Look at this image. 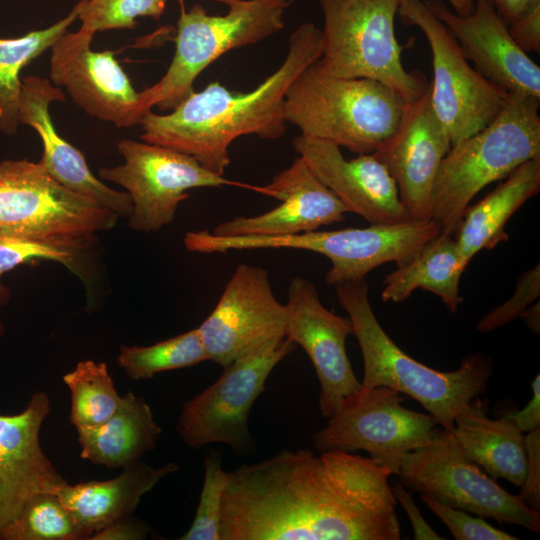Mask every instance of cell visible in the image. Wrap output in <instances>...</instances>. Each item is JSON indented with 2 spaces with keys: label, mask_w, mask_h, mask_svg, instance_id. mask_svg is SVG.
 <instances>
[{
  "label": "cell",
  "mask_w": 540,
  "mask_h": 540,
  "mask_svg": "<svg viewBox=\"0 0 540 540\" xmlns=\"http://www.w3.org/2000/svg\"><path fill=\"white\" fill-rule=\"evenodd\" d=\"M179 2V4L181 5V8L183 7V3H184V0H177ZM288 1H291L293 2V0H288Z\"/></svg>",
  "instance_id": "obj_47"
},
{
  "label": "cell",
  "mask_w": 540,
  "mask_h": 540,
  "mask_svg": "<svg viewBox=\"0 0 540 540\" xmlns=\"http://www.w3.org/2000/svg\"><path fill=\"white\" fill-rule=\"evenodd\" d=\"M526 472L519 497L534 511L540 512V427L525 436Z\"/></svg>",
  "instance_id": "obj_38"
},
{
  "label": "cell",
  "mask_w": 540,
  "mask_h": 540,
  "mask_svg": "<svg viewBox=\"0 0 540 540\" xmlns=\"http://www.w3.org/2000/svg\"><path fill=\"white\" fill-rule=\"evenodd\" d=\"M207 359L222 367L285 339L286 309L268 271L238 265L209 316L197 327Z\"/></svg>",
  "instance_id": "obj_15"
},
{
  "label": "cell",
  "mask_w": 540,
  "mask_h": 540,
  "mask_svg": "<svg viewBox=\"0 0 540 540\" xmlns=\"http://www.w3.org/2000/svg\"><path fill=\"white\" fill-rule=\"evenodd\" d=\"M532 399L521 410L512 412L508 416L515 426L522 432H530L540 427V375L537 374L531 383Z\"/></svg>",
  "instance_id": "obj_42"
},
{
  "label": "cell",
  "mask_w": 540,
  "mask_h": 540,
  "mask_svg": "<svg viewBox=\"0 0 540 540\" xmlns=\"http://www.w3.org/2000/svg\"><path fill=\"white\" fill-rule=\"evenodd\" d=\"M452 433L462 451L490 477L522 486L525 436L508 416L489 418L477 397L455 417Z\"/></svg>",
  "instance_id": "obj_26"
},
{
  "label": "cell",
  "mask_w": 540,
  "mask_h": 540,
  "mask_svg": "<svg viewBox=\"0 0 540 540\" xmlns=\"http://www.w3.org/2000/svg\"><path fill=\"white\" fill-rule=\"evenodd\" d=\"M59 1V0H58Z\"/></svg>",
  "instance_id": "obj_48"
},
{
  "label": "cell",
  "mask_w": 540,
  "mask_h": 540,
  "mask_svg": "<svg viewBox=\"0 0 540 540\" xmlns=\"http://www.w3.org/2000/svg\"><path fill=\"white\" fill-rule=\"evenodd\" d=\"M293 147L348 212L371 224L411 220L394 179L373 153L347 160L335 143L302 134L294 139Z\"/></svg>",
  "instance_id": "obj_20"
},
{
  "label": "cell",
  "mask_w": 540,
  "mask_h": 540,
  "mask_svg": "<svg viewBox=\"0 0 540 540\" xmlns=\"http://www.w3.org/2000/svg\"><path fill=\"white\" fill-rule=\"evenodd\" d=\"M222 454L210 450L204 458V481L195 517L181 540H220V517L229 472L222 467Z\"/></svg>",
  "instance_id": "obj_34"
},
{
  "label": "cell",
  "mask_w": 540,
  "mask_h": 540,
  "mask_svg": "<svg viewBox=\"0 0 540 540\" xmlns=\"http://www.w3.org/2000/svg\"><path fill=\"white\" fill-rule=\"evenodd\" d=\"M451 146L448 132L433 110L428 88L421 97L405 102L397 129L373 153L394 179L412 221L432 219L435 178Z\"/></svg>",
  "instance_id": "obj_18"
},
{
  "label": "cell",
  "mask_w": 540,
  "mask_h": 540,
  "mask_svg": "<svg viewBox=\"0 0 540 540\" xmlns=\"http://www.w3.org/2000/svg\"><path fill=\"white\" fill-rule=\"evenodd\" d=\"M453 8V11L461 16L471 14L475 7V0H447Z\"/></svg>",
  "instance_id": "obj_45"
},
{
  "label": "cell",
  "mask_w": 540,
  "mask_h": 540,
  "mask_svg": "<svg viewBox=\"0 0 540 540\" xmlns=\"http://www.w3.org/2000/svg\"><path fill=\"white\" fill-rule=\"evenodd\" d=\"M335 293L361 349L362 386L403 393L418 401L441 428L452 431L455 417L487 390L492 359L474 352L456 370H435L406 354L384 331L372 310L365 278L336 285Z\"/></svg>",
  "instance_id": "obj_3"
},
{
  "label": "cell",
  "mask_w": 540,
  "mask_h": 540,
  "mask_svg": "<svg viewBox=\"0 0 540 540\" xmlns=\"http://www.w3.org/2000/svg\"><path fill=\"white\" fill-rule=\"evenodd\" d=\"M540 296V264L525 271L518 279L514 294L488 312L476 325L480 333L492 332L516 318Z\"/></svg>",
  "instance_id": "obj_37"
},
{
  "label": "cell",
  "mask_w": 540,
  "mask_h": 540,
  "mask_svg": "<svg viewBox=\"0 0 540 540\" xmlns=\"http://www.w3.org/2000/svg\"><path fill=\"white\" fill-rule=\"evenodd\" d=\"M123 469L118 476L108 480H89L74 485L65 482L57 492L88 539L112 522L133 515L142 497L161 479L180 468L174 462L154 468L139 461Z\"/></svg>",
  "instance_id": "obj_24"
},
{
  "label": "cell",
  "mask_w": 540,
  "mask_h": 540,
  "mask_svg": "<svg viewBox=\"0 0 540 540\" xmlns=\"http://www.w3.org/2000/svg\"><path fill=\"white\" fill-rule=\"evenodd\" d=\"M77 434L81 458L108 468H125L155 448L161 427L146 401L129 391L105 422Z\"/></svg>",
  "instance_id": "obj_27"
},
{
  "label": "cell",
  "mask_w": 540,
  "mask_h": 540,
  "mask_svg": "<svg viewBox=\"0 0 540 540\" xmlns=\"http://www.w3.org/2000/svg\"><path fill=\"white\" fill-rule=\"evenodd\" d=\"M119 216L55 180L28 159L0 162V236L78 240L112 229Z\"/></svg>",
  "instance_id": "obj_9"
},
{
  "label": "cell",
  "mask_w": 540,
  "mask_h": 540,
  "mask_svg": "<svg viewBox=\"0 0 540 540\" xmlns=\"http://www.w3.org/2000/svg\"><path fill=\"white\" fill-rule=\"evenodd\" d=\"M167 0H80L75 7L82 27L93 31L134 29L138 17L159 20Z\"/></svg>",
  "instance_id": "obj_35"
},
{
  "label": "cell",
  "mask_w": 540,
  "mask_h": 540,
  "mask_svg": "<svg viewBox=\"0 0 540 540\" xmlns=\"http://www.w3.org/2000/svg\"><path fill=\"white\" fill-rule=\"evenodd\" d=\"M394 497L398 501L404 511L406 512L414 533V539L416 540H442L444 537L440 536L433 528L426 522L422 516L420 510L416 506L412 497V492L405 488L399 481L394 482L391 486Z\"/></svg>",
  "instance_id": "obj_40"
},
{
  "label": "cell",
  "mask_w": 540,
  "mask_h": 540,
  "mask_svg": "<svg viewBox=\"0 0 540 540\" xmlns=\"http://www.w3.org/2000/svg\"><path fill=\"white\" fill-rule=\"evenodd\" d=\"M285 309V338L301 346L313 363L320 384L319 410L328 419L362 387L346 352V338L354 333L352 323L328 310L314 284L304 277L291 279Z\"/></svg>",
  "instance_id": "obj_17"
},
{
  "label": "cell",
  "mask_w": 540,
  "mask_h": 540,
  "mask_svg": "<svg viewBox=\"0 0 540 540\" xmlns=\"http://www.w3.org/2000/svg\"><path fill=\"white\" fill-rule=\"evenodd\" d=\"M324 26L322 55L315 62L323 73L340 78L378 81L405 102L429 88L420 71L405 69L395 34L400 0H318Z\"/></svg>",
  "instance_id": "obj_7"
},
{
  "label": "cell",
  "mask_w": 540,
  "mask_h": 540,
  "mask_svg": "<svg viewBox=\"0 0 540 540\" xmlns=\"http://www.w3.org/2000/svg\"><path fill=\"white\" fill-rule=\"evenodd\" d=\"M29 240L0 236V305L11 299V290L2 283V276L24 264L40 260L61 263L84 281V262L94 246V239Z\"/></svg>",
  "instance_id": "obj_32"
},
{
  "label": "cell",
  "mask_w": 540,
  "mask_h": 540,
  "mask_svg": "<svg viewBox=\"0 0 540 540\" xmlns=\"http://www.w3.org/2000/svg\"><path fill=\"white\" fill-rule=\"evenodd\" d=\"M527 327L534 333L539 334L540 331V308L539 302L530 305L519 316Z\"/></svg>",
  "instance_id": "obj_44"
},
{
  "label": "cell",
  "mask_w": 540,
  "mask_h": 540,
  "mask_svg": "<svg viewBox=\"0 0 540 540\" xmlns=\"http://www.w3.org/2000/svg\"><path fill=\"white\" fill-rule=\"evenodd\" d=\"M465 269L455 236L441 232L385 276L381 299L398 303L416 289H423L437 295L446 308L455 313L462 302L459 281Z\"/></svg>",
  "instance_id": "obj_28"
},
{
  "label": "cell",
  "mask_w": 540,
  "mask_h": 540,
  "mask_svg": "<svg viewBox=\"0 0 540 540\" xmlns=\"http://www.w3.org/2000/svg\"><path fill=\"white\" fill-rule=\"evenodd\" d=\"M94 32L80 27L51 47L50 80L92 117L117 128L140 123L144 112L137 92L112 50L93 51Z\"/></svg>",
  "instance_id": "obj_16"
},
{
  "label": "cell",
  "mask_w": 540,
  "mask_h": 540,
  "mask_svg": "<svg viewBox=\"0 0 540 540\" xmlns=\"http://www.w3.org/2000/svg\"><path fill=\"white\" fill-rule=\"evenodd\" d=\"M422 502L448 528L457 540H517L513 534L490 525L484 518L453 508L443 502L421 494Z\"/></svg>",
  "instance_id": "obj_36"
},
{
  "label": "cell",
  "mask_w": 540,
  "mask_h": 540,
  "mask_svg": "<svg viewBox=\"0 0 540 540\" xmlns=\"http://www.w3.org/2000/svg\"><path fill=\"white\" fill-rule=\"evenodd\" d=\"M424 3L485 79L508 93L540 99V67L512 39L507 24L487 0H475L467 16L456 14L442 0Z\"/></svg>",
  "instance_id": "obj_21"
},
{
  "label": "cell",
  "mask_w": 540,
  "mask_h": 540,
  "mask_svg": "<svg viewBox=\"0 0 540 540\" xmlns=\"http://www.w3.org/2000/svg\"><path fill=\"white\" fill-rule=\"evenodd\" d=\"M63 382L71 394L69 420L77 431L105 422L122 399L104 362L82 360L63 376Z\"/></svg>",
  "instance_id": "obj_30"
},
{
  "label": "cell",
  "mask_w": 540,
  "mask_h": 540,
  "mask_svg": "<svg viewBox=\"0 0 540 540\" xmlns=\"http://www.w3.org/2000/svg\"><path fill=\"white\" fill-rule=\"evenodd\" d=\"M150 531L148 525L133 515L118 519L95 532L92 540H142Z\"/></svg>",
  "instance_id": "obj_41"
},
{
  "label": "cell",
  "mask_w": 540,
  "mask_h": 540,
  "mask_svg": "<svg viewBox=\"0 0 540 540\" xmlns=\"http://www.w3.org/2000/svg\"><path fill=\"white\" fill-rule=\"evenodd\" d=\"M540 190V157L514 170L505 181L472 206H468L455 232L462 264L483 249H492L507 241L508 220Z\"/></svg>",
  "instance_id": "obj_25"
},
{
  "label": "cell",
  "mask_w": 540,
  "mask_h": 540,
  "mask_svg": "<svg viewBox=\"0 0 540 540\" xmlns=\"http://www.w3.org/2000/svg\"><path fill=\"white\" fill-rule=\"evenodd\" d=\"M442 232L434 219L394 224H371L285 236H217L209 230L189 231L183 242L198 253H227L231 250L290 248L315 252L331 261L325 275L328 285L365 278L374 268L389 262L397 265L413 257Z\"/></svg>",
  "instance_id": "obj_6"
},
{
  "label": "cell",
  "mask_w": 540,
  "mask_h": 540,
  "mask_svg": "<svg viewBox=\"0 0 540 540\" xmlns=\"http://www.w3.org/2000/svg\"><path fill=\"white\" fill-rule=\"evenodd\" d=\"M398 391L361 387L313 436L319 451H366L395 475L403 457L430 443L441 428L430 414L410 410Z\"/></svg>",
  "instance_id": "obj_12"
},
{
  "label": "cell",
  "mask_w": 540,
  "mask_h": 540,
  "mask_svg": "<svg viewBox=\"0 0 540 540\" xmlns=\"http://www.w3.org/2000/svg\"><path fill=\"white\" fill-rule=\"evenodd\" d=\"M495 9L497 14L508 25L534 5L540 3V0H487Z\"/></svg>",
  "instance_id": "obj_43"
},
{
  "label": "cell",
  "mask_w": 540,
  "mask_h": 540,
  "mask_svg": "<svg viewBox=\"0 0 540 540\" xmlns=\"http://www.w3.org/2000/svg\"><path fill=\"white\" fill-rule=\"evenodd\" d=\"M296 347L285 338L223 367L212 385L182 406L176 431L185 444L199 449L223 443L237 454L251 450L250 410L272 370Z\"/></svg>",
  "instance_id": "obj_14"
},
{
  "label": "cell",
  "mask_w": 540,
  "mask_h": 540,
  "mask_svg": "<svg viewBox=\"0 0 540 540\" xmlns=\"http://www.w3.org/2000/svg\"><path fill=\"white\" fill-rule=\"evenodd\" d=\"M78 19L77 8L51 26L16 38L0 37V132L14 135L19 127L18 113L22 87L21 71L51 49L69 26Z\"/></svg>",
  "instance_id": "obj_29"
},
{
  "label": "cell",
  "mask_w": 540,
  "mask_h": 540,
  "mask_svg": "<svg viewBox=\"0 0 540 540\" xmlns=\"http://www.w3.org/2000/svg\"><path fill=\"white\" fill-rule=\"evenodd\" d=\"M228 6L225 15L212 16L199 4L181 8L175 53L164 76L140 92L144 114L157 106L174 109L192 92L199 74L226 52L262 41L284 28L288 0H216Z\"/></svg>",
  "instance_id": "obj_8"
},
{
  "label": "cell",
  "mask_w": 540,
  "mask_h": 540,
  "mask_svg": "<svg viewBox=\"0 0 540 540\" xmlns=\"http://www.w3.org/2000/svg\"><path fill=\"white\" fill-rule=\"evenodd\" d=\"M65 102L60 87L47 78H22L18 121L33 128L39 135L43 154L41 164L66 188L89 197L110 209L119 217L128 218L133 210L127 192L117 191L98 179L89 169L85 156L56 130L49 107L52 102Z\"/></svg>",
  "instance_id": "obj_23"
},
{
  "label": "cell",
  "mask_w": 540,
  "mask_h": 540,
  "mask_svg": "<svg viewBox=\"0 0 540 540\" xmlns=\"http://www.w3.org/2000/svg\"><path fill=\"white\" fill-rule=\"evenodd\" d=\"M397 15L403 24L418 27L429 43L433 67L430 100L451 144L491 123L509 93L469 64L456 39L424 1L400 0Z\"/></svg>",
  "instance_id": "obj_11"
},
{
  "label": "cell",
  "mask_w": 540,
  "mask_h": 540,
  "mask_svg": "<svg viewBox=\"0 0 540 540\" xmlns=\"http://www.w3.org/2000/svg\"><path fill=\"white\" fill-rule=\"evenodd\" d=\"M540 99L509 93L497 117L452 145L433 186L432 219L454 235L475 195L505 179L523 163L540 157Z\"/></svg>",
  "instance_id": "obj_4"
},
{
  "label": "cell",
  "mask_w": 540,
  "mask_h": 540,
  "mask_svg": "<svg viewBox=\"0 0 540 540\" xmlns=\"http://www.w3.org/2000/svg\"><path fill=\"white\" fill-rule=\"evenodd\" d=\"M5 333V325L0 320V337Z\"/></svg>",
  "instance_id": "obj_46"
},
{
  "label": "cell",
  "mask_w": 540,
  "mask_h": 540,
  "mask_svg": "<svg viewBox=\"0 0 540 540\" xmlns=\"http://www.w3.org/2000/svg\"><path fill=\"white\" fill-rule=\"evenodd\" d=\"M322 55V31L301 24L289 38L286 58L254 90L230 91L211 82L192 92L171 113L147 111L140 120L141 139L195 158L203 167L224 175L230 164L229 146L238 137L254 134L275 140L286 132L285 94L293 80Z\"/></svg>",
  "instance_id": "obj_2"
},
{
  "label": "cell",
  "mask_w": 540,
  "mask_h": 540,
  "mask_svg": "<svg viewBox=\"0 0 540 540\" xmlns=\"http://www.w3.org/2000/svg\"><path fill=\"white\" fill-rule=\"evenodd\" d=\"M207 355L197 328L150 346L122 345L118 365L132 380L187 368L206 361Z\"/></svg>",
  "instance_id": "obj_31"
},
{
  "label": "cell",
  "mask_w": 540,
  "mask_h": 540,
  "mask_svg": "<svg viewBox=\"0 0 540 540\" xmlns=\"http://www.w3.org/2000/svg\"><path fill=\"white\" fill-rule=\"evenodd\" d=\"M51 411L45 392H35L17 414H0V539L27 502L55 493L66 482L40 445V430Z\"/></svg>",
  "instance_id": "obj_19"
},
{
  "label": "cell",
  "mask_w": 540,
  "mask_h": 540,
  "mask_svg": "<svg viewBox=\"0 0 540 540\" xmlns=\"http://www.w3.org/2000/svg\"><path fill=\"white\" fill-rule=\"evenodd\" d=\"M3 540H86L88 535L55 493H39L4 530Z\"/></svg>",
  "instance_id": "obj_33"
},
{
  "label": "cell",
  "mask_w": 540,
  "mask_h": 540,
  "mask_svg": "<svg viewBox=\"0 0 540 540\" xmlns=\"http://www.w3.org/2000/svg\"><path fill=\"white\" fill-rule=\"evenodd\" d=\"M315 62L286 91V122L297 126L302 135L358 155L377 151L397 129L405 101L378 81L333 77Z\"/></svg>",
  "instance_id": "obj_5"
},
{
  "label": "cell",
  "mask_w": 540,
  "mask_h": 540,
  "mask_svg": "<svg viewBox=\"0 0 540 540\" xmlns=\"http://www.w3.org/2000/svg\"><path fill=\"white\" fill-rule=\"evenodd\" d=\"M392 471L370 457L308 448L229 472L220 540H399Z\"/></svg>",
  "instance_id": "obj_1"
},
{
  "label": "cell",
  "mask_w": 540,
  "mask_h": 540,
  "mask_svg": "<svg viewBox=\"0 0 540 540\" xmlns=\"http://www.w3.org/2000/svg\"><path fill=\"white\" fill-rule=\"evenodd\" d=\"M409 491L484 519L540 532V512L502 488L458 445L452 431L440 428L427 445L407 453L395 474Z\"/></svg>",
  "instance_id": "obj_10"
},
{
  "label": "cell",
  "mask_w": 540,
  "mask_h": 540,
  "mask_svg": "<svg viewBox=\"0 0 540 540\" xmlns=\"http://www.w3.org/2000/svg\"><path fill=\"white\" fill-rule=\"evenodd\" d=\"M117 150L124 163L98 170L100 179L116 183L129 194L133 210L128 226L137 232H157L171 224L188 191L201 187L239 186L259 192L258 186L226 179L185 153L132 139Z\"/></svg>",
  "instance_id": "obj_13"
},
{
  "label": "cell",
  "mask_w": 540,
  "mask_h": 540,
  "mask_svg": "<svg viewBox=\"0 0 540 540\" xmlns=\"http://www.w3.org/2000/svg\"><path fill=\"white\" fill-rule=\"evenodd\" d=\"M260 193L281 201L272 210L256 216H237L221 222L217 236H285L318 230L344 219L349 213L299 156L276 174Z\"/></svg>",
  "instance_id": "obj_22"
},
{
  "label": "cell",
  "mask_w": 540,
  "mask_h": 540,
  "mask_svg": "<svg viewBox=\"0 0 540 540\" xmlns=\"http://www.w3.org/2000/svg\"><path fill=\"white\" fill-rule=\"evenodd\" d=\"M516 44L525 52H540V3L507 25Z\"/></svg>",
  "instance_id": "obj_39"
}]
</instances>
